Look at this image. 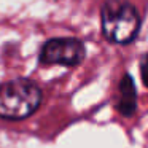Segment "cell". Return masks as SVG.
Wrapping results in <instances>:
<instances>
[{
  "instance_id": "obj_5",
  "label": "cell",
  "mask_w": 148,
  "mask_h": 148,
  "mask_svg": "<svg viewBox=\"0 0 148 148\" xmlns=\"http://www.w3.org/2000/svg\"><path fill=\"white\" fill-rule=\"evenodd\" d=\"M140 73H142V80H143L145 86L148 88V53L140 61Z\"/></svg>"
},
{
  "instance_id": "obj_1",
  "label": "cell",
  "mask_w": 148,
  "mask_h": 148,
  "mask_svg": "<svg viewBox=\"0 0 148 148\" xmlns=\"http://www.w3.org/2000/svg\"><path fill=\"white\" fill-rule=\"evenodd\" d=\"M100 27L108 42L127 45L140 30V16L134 5L126 0H105L100 8Z\"/></svg>"
},
{
  "instance_id": "obj_3",
  "label": "cell",
  "mask_w": 148,
  "mask_h": 148,
  "mask_svg": "<svg viewBox=\"0 0 148 148\" xmlns=\"http://www.w3.org/2000/svg\"><path fill=\"white\" fill-rule=\"evenodd\" d=\"M86 58V48L78 38H51L42 46L40 62L46 65H80Z\"/></svg>"
},
{
  "instance_id": "obj_4",
  "label": "cell",
  "mask_w": 148,
  "mask_h": 148,
  "mask_svg": "<svg viewBox=\"0 0 148 148\" xmlns=\"http://www.w3.org/2000/svg\"><path fill=\"white\" fill-rule=\"evenodd\" d=\"M137 107V92L135 84L131 75H124L119 83V97H118V110L121 115L131 116Z\"/></svg>"
},
{
  "instance_id": "obj_2",
  "label": "cell",
  "mask_w": 148,
  "mask_h": 148,
  "mask_svg": "<svg viewBox=\"0 0 148 148\" xmlns=\"http://www.w3.org/2000/svg\"><path fill=\"white\" fill-rule=\"evenodd\" d=\"M42 103V89L26 78L10 80L0 86V118L26 119L38 110Z\"/></svg>"
}]
</instances>
